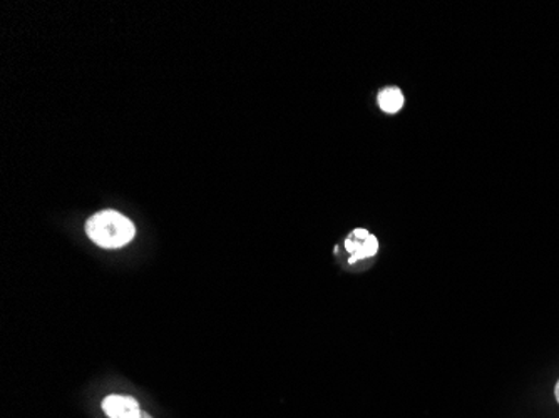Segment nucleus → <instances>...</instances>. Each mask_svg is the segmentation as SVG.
Returning a JSON list of instances; mask_svg holds the SVG:
<instances>
[{"label": "nucleus", "mask_w": 559, "mask_h": 418, "mask_svg": "<svg viewBox=\"0 0 559 418\" xmlns=\"http://www.w3.org/2000/svg\"><path fill=\"white\" fill-rule=\"evenodd\" d=\"M555 395H556V401H558V404H559V380H558V383H556Z\"/></svg>", "instance_id": "39448f33"}, {"label": "nucleus", "mask_w": 559, "mask_h": 418, "mask_svg": "<svg viewBox=\"0 0 559 418\" xmlns=\"http://www.w3.org/2000/svg\"><path fill=\"white\" fill-rule=\"evenodd\" d=\"M103 410L109 418H138L141 415L140 404L126 395H109L103 402Z\"/></svg>", "instance_id": "7ed1b4c3"}, {"label": "nucleus", "mask_w": 559, "mask_h": 418, "mask_svg": "<svg viewBox=\"0 0 559 418\" xmlns=\"http://www.w3.org/2000/svg\"><path fill=\"white\" fill-rule=\"evenodd\" d=\"M87 237L103 248H121L134 238L131 219L118 212H100L86 223Z\"/></svg>", "instance_id": "f257e3e1"}, {"label": "nucleus", "mask_w": 559, "mask_h": 418, "mask_svg": "<svg viewBox=\"0 0 559 418\" xmlns=\"http://www.w3.org/2000/svg\"><path fill=\"white\" fill-rule=\"evenodd\" d=\"M138 418H153V417H151V415H147L146 411H141V415Z\"/></svg>", "instance_id": "423d86ee"}, {"label": "nucleus", "mask_w": 559, "mask_h": 418, "mask_svg": "<svg viewBox=\"0 0 559 418\" xmlns=\"http://www.w3.org/2000/svg\"><path fill=\"white\" fill-rule=\"evenodd\" d=\"M345 250L350 253V263L372 258L379 251V241L367 229H354L345 240Z\"/></svg>", "instance_id": "f03ea898"}, {"label": "nucleus", "mask_w": 559, "mask_h": 418, "mask_svg": "<svg viewBox=\"0 0 559 418\" xmlns=\"http://www.w3.org/2000/svg\"><path fill=\"white\" fill-rule=\"evenodd\" d=\"M377 99H379L380 109L389 112V115H395L404 106V94L399 87H385V89L380 91Z\"/></svg>", "instance_id": "20e7f679"}]
</instances>
